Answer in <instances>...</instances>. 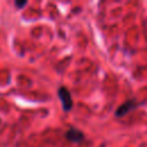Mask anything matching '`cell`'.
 Returning <instances> with one entry per match:
<instances>
[{"label": "cell", "instance_id": "3", "mask_svg": "<svg viewBox=\"0 0 147 147\" xmlns=\"http://www.w3.org/2000/svg\"><path fill=\"white\" fill-rule=\"evenodd\" d=\"M65 138L70 141V142H80L84 139V133L77 129H70L67 133H65Z\"/></svg>", "mask_w": 147, "mask_h": 147}, {"label": "cell", "instance_id": "2", "mask_svg": "<svg viewBox=\"0 0 147 147\" xmlns=\"http://www.w3.org/2000/svg\"><path fill=\"white\" fill-rule=\"evenodd\" d=\"M137 106H138V103H137L134 100H129V101L124 102L123 105H121V106L116 109V113H115V114H116L117 117H122V116L126 115L129 111L133 110Z\"/></svg>", "mask_w": 147, "mask_h": 147}, {"label": "cell", "instance_id": "4", "mask_svg": "<svg viewBox=\"0 0 147 147\" xmlns=\"http://www.w3.org/2000/svg\"><path fill=\"white\" fill-rule=\"evenodd\" d=\"M26 3H28V2H26L25 0H24V1H16V2H15L16 7H17V8H20V9H21V8H23V7H24Z\"/></svg>", "mask_w": 147, "mask_h": 147}, {"label": "cell", "instance_id": "1", "mask_svg": "<svg viewBox=\"0 0 147 147\" xmlns=\"http://www.w3.org/2000/svg\"><path fill=\"white\" fill-rule=\"evenodd\" d=\"M59 98H60V100H61V102H62L63 109H64L65 111H69V110L72 108L74 102H72L71 94H70V92L68 91L67 87L62 86V87L59 88Z\"/></svg>", "mask_w": 147, "mask_h": 147}]
</instances>
